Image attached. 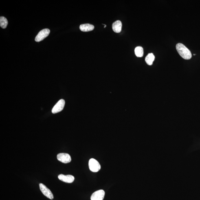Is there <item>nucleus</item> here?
Here are the masks:
<instances>
[{
  "label": "nucleus",
  "instance_id": "f257e3e1",
  "mask_svg": "<svg viewBox=\"0 0 200 200\" xmlns=\"http://www.w3.org/2000/svg\"><path fill=\"white\" fill-rule=\"evenodd\" d=\"M176 49L180 55L185 59L189 60L192 58V55L190 51L184 45L181 43L177 44Z\"/></svg>",
  "mask_w": 200,
  "mask_h": 200
},
{
  "label": "nucleus",
  "instance_id": "f03ea898",
  "mask_svg": "<svg viewBox=\"0 0 200 200\" xmlns=\"http://www.w3.org/2000/svg\"><path fill=\"white\" fill-rule=\"evenodd\" d=\"M89 166L90 170L94 172H98L101 168L100 163L96 159L93 158L89 160Z\"/></svg>",
  "mask_w": 200,
  "mask_h": 200
},
{
  "label": "nucleus",
  "instance_id": "7ed1b4c3",
  "mask_svg": "<svg viewBox=\"0 0 200 200\" xmlns=\"http://www.w3.org/2000/svg\"><path fill=\"white\" fill-rule=\"evenodd\" d=\"M50 31L49 29H43L38 33L37 35L35 38V41L37 42H39L43 41L47 38L50 34Z\"/></svg>",
  "mask_w": 200,
  "mask_h": 200
},
{
  "label": "nucleus",
  "instance_id": "20e7f679",
  "mask_svg": "<svg viewBox=\"0 0 200 200\" xmlns=\"http://www.w3.org/2000/svg\"><path fill=\"white\" fill-rule=\"evenodd\" d=\"M39 185L40 190L44 195L50 199L52 200L54 199V195L49 189L43 183H40Z\"/></svg>",
  "mask_w": 200,
  "mask_h": 200
},
{
  "label": "nucleus",
  "instance_id": "39448f33",
  "mask_svg": "<svg viewBox=\"0 0 200 200\" xmlns=\"http://www.w3.org/2000/svg\"><path fill=\"white\" fill-rule=\"evenodd\" d=\"M65 105V101L63 99L60 100L53 108L52 110V113L55 114L61 112L63 109Z\"/></svg>",
  "mask_w": 200,
  "mask_h": 200
},
{
  "label": "nucleus",
  "instance_id": "423d86ee",
  "mask_svg": "<svg viewBox=\"0 0 200 200\" xmlns=\"http://www.w3.org/2000/svg\"><path fill=\"white\" fill-rule=\"evenodd\" d=\"M57 158L59 161L64 164H67L71 161V156L68 153H60L57 156Z\"/></svg>",
  "mask_w": 200,
  "mask_h": 200
},
{
  "label": "nucleus",
  "instance_id": "0eeeda50",
  "mask_svg": "<svg viewBox=\"0 0 200 200\" xmlns=\"http://www.w3.org/2000/svg\"><path fill=\"white\" fill-rule=\"evenodd\" d=\"M105 192L103 190H100L94 192L92 195L91 200H103Z\"/></svg>",
  "mask_w": 200,
  "mask_h": 200
},
{
  "label": "nucleus",
  "instance_id": "6e6552de",
  "mask_svg": "<svg viewBox=\"0 0 200 200\" xmlns=\"http://www.w3.org/2000/svg\"><path fill=\"white\" fill-rule=\"evenodd\" d=\"M60 180L67 183H71L74 181L75 178L71 175H64L63 174H60L58 177Z\"/></svg>",
  "mask_w": 200,
  "mask_h": 200
},
{
  "label": "nucleus",
  "instance_id": "1a4fd4ad",
  "mask_svg": "<svg viewBox=\"0 0 200 200\" xmlns=\"http://www.w3.org/2000/svg\"><path fill=\"white\" fill-rule=\"evenodd\" d=\"M112 27L114 32L117 33H120L122 30V23L120 21H115L113 23Z\"/></svg>",
  "mask_w": 200,
  "mask_h": 200
},
{
  "label": "nucleus",
  "instance_id": "9d476101",
  "mask_svg": "<svg viewBox=\"0 0 200 200\" xmlns=\"http://www.w3.org/2000/svg\"><path fill=\"white\" fill-rule=\"evenodd\" d=\"M80 28L82 32H87L93 31L94 29V26L90 24H84L80 25Z\"/></svg>",
  "mask_w": 200,
  "mask_h": 200
},
{
  "label": "nucleus",
  "instance_id": "9b49d317",
  "mask_svg": "<svg viewBox=\"0 0 200 200\" xmlns=\"http://www.w3.org/2000/svg\"><path fill=\"white\" fill-rule=\"evenodd\" d=\"M155 57L152 53L148 54L145 58V61L149 65H152L155 60Z\"/></svg>",
  "mask_w": 200,
  "mask_h": 200
},
{
  "label": "nucleus",
  "instance_id": "f8f14e48",
  "mask_svg": "<svg viewBox=\"0 0 200 200\" xmlns=\"http://www.w3.org/2000/svg\"><path fill=\"white\" fill-rule=\"evenodd\" d=\"M135 52L137 57H142L144 55V49L142 47H137L135 49Z\"/></svg>",
  "mask_w": 200,
  "mask_h": 200
},
{
  "label": "nucleus",
  "instance_id": "ddd939ff",
  "mask_svg": "<svg viewBox=\"0 0 200 200\" xmlns=\"http://www.w3.org/2000/svg\"><path fill=\"white\" fill-rule=\"evenodd\" d=\"M8 25V21L6 18L3 16L0 18V26L3 29L6 28Z\"/></svg>",
  "mask_w": 200,
  "mask_h": 200
},
{
  "label": "nucleus",
  "instance_id": "4468645a",
  "mask_svg": "<svg viewBox=\"0 0 200 200\" xmlns=\"http://www.w3.org/2000/svg\"><path fill=\"white\" fill-rule=\"evenodd\" d=\"M106 27V25H105V26H104V28H105V27Z\"/></svg>",
  "mask_w": 200,
  "mask_h": 200
}]
</instances>
